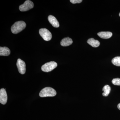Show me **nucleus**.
Instances as JSON below:
<instances>
[{"instance_id":"f257e3e1","label":"nucleus","mask_w":120,"mask_h":120,"mask_svg":"<svg viewBox=\"0 0 120 120\" xmlns=\"http://www.w3.org/2000/svg\"><path fill=\"white\" fill-rule=\"evenodd\" d=\"M26 26V23L23 21H18L15 22L11 27V31L13 34H17L21 32Z\"/></svg>"},{"instance_id":"f03ea898","label":"nucleus","mask_w":120,"mask_h":120,"mask_svg":"<svg viewBox=\"0 0 120 120\" xmlns=\"http://www.w3.org/2000/svg\"><path fill=\"white\" fill-rule=\"evenodd\" d=\"M56 92L53 88L50 87H46L41 90L39 93L40 97H53L56 96Z\"/></svg>"},{"instance_id":"ddd939ff","label":"nucleus","mask_w":120,"mask_h":120,"mask_svg":"<svg viewBox=\"0 0 120 120\" xmlns=\"http://www.w3.org/2000/svg\"><path fill=\"white\" fill-rule=\"evenodd\" d=\"M102 90L104 92L102 94V95L104 97H107L110 92L111 88L109 85H105L103 87Z\"/></svg>"},{"instance_id":"0eeeda50","label":"nucleus","mask_w":120,"mask_h":120,"mask_svg":"<svg viewBox=\"0 0 120 120\" xmlns=\"http://www.w3.org/2000/svg\"><path fill=\"white\" fill-rule=\"evenodd\" d=\"M8 100V96L5 89L2 88L0 90V102L4 105L7 103Z\"/></svg>"},{"instance_id":"f8f14e48","label":"nucleus","mask_w":120,"mask_h":120,"mask_svg":"<svg viewBox=\"0 0 120 120\" xmlns=\"http://www.w3.org/2000/svg\"><path fill=\"white\" fill-rule=\"evenodd\" d=\"M87 43L94 47H98L100 44V42L98 41L93 38L89 39L87 41Z\"/></svg>"},{"instance_id":"1a4fd4ad","label":"nucleus","mask_w":120,"mask_h":120,"mask_svg":"<svg viewBox=\"0 0 120 120\" xmlns=\"http://www.w3.org/2000/svg\"><path fill=\"white\" fill-rule=\"evenodd\" d=\"M98 36L101 38L107 39L110 38L112 35V32H109V31H102L99 32L98 33Z\"/></svg>"},{"instance_id":"20e7f679","label":"nucleus","mask_w":120,"mask_h":120,"mask_svg":"<svg viewBox=\"0 0 120 120\" xmlns=\"http://www.w3.org/2000/svg\"><path fill=\"white\" fill-rule=\"evenodd\" d=\"M39 34L45 41L51 40L52 35L51 32L46 28H41L39 30Z\"/></svg>"},{"instance_id":"9b49d317","label":"nucleus","mask_w":120,"mask_h":120,"mask_svg":"<svg viewBox=\"0 0 120 120\" xmlns=\"http://www.w3.org/2000/svg\"><path fill=\"white\" fill-rule=\"evenodd\" d=\"M11 53V51L7 47H0V56H8Z\"/></svg>"},{"instance_id":"6e6552de","label":"nucleus","mask_w":120,"mask_h":120,"mask_svg":"<svg viewBox=\"0 0 120 120\" xmlns=\"http://www.w3.org/2000/svg\"><path fill=\"white\" fill-rule=\"evenodd\" d=\"M49 22L54 27L58 28L60 26L59 22L56 18L52 15H50L48 18Z\"/></svg>"},{"instance_id":"9d476101","label":"nucleus","mask_w":120,"mask_h":120,"mask_svg":"<svg viewBox=\"0 0 120 120\" xmlns=\"http://www.w3.org/2000/svg\"><path fill=\"white\" fill-rule=\"evenodd\" d=\"M73 43L72 39L69 37L65 38L61 40L60 44L63 46H67L71 45Z\"/></svg>"},{"instance_id":"4468645a","label":"nucleus","mask_w":120,"mask_h":120,"mask_svg":"<svg viewBox=\"0 0 120 120\" xmlns=\"http://www.w3.org/2000/svg\"><path fill=\"white\" fill-rule=\"evenodd\" d=\"M112 62L114 65L120 67V57H116L114 58L112 60Z\"/></svg>"},{"instance_id":"f3484780","label":"nucleus","mask_w":120,"mask_h":120,"mask_svg":"<svg viewBox=\"0 0 120 120\" xmlns=\"http://www.w3.org/2000/svg\"><path fill=\"white\" fill-rule=\"evenodd\" d=\"M117 107H118V109L120 110V103L118 104V105H117Z\"/></svg>"},{"instance_id":"a211bd4d","label":"nucleus","mask_w":120,"mask_h":120,"mask_svg":"<svg viewBox=\"0 0 120 120\" xmlns=\"http://www.w3.org/2000/svg\"><path fill=\"white\" fill-rule=\"evenodd\" d=\"M119 16H120V13H119Z\"/></svg>"},{"instance_id":"dca6fc26","label":"nucleus","mask_w":120,"mask_h":120,"mask_svg":"<svg viewBox=\"0 0 120 120\" xmlns=\"http://www.w3.org/2000/svg\"><path fill=\"white\" fill-rule=\"evenodd\" d=\"M71 3L73 4H79L82 2V0H71L70 1Z\"/></svg>"},{"instance_id":"7ed1b4c3","label":"nucleus","mask_w":120,"mask_h":120,"mask_svg":"<svg viewBox=\"0 0 120 120\" xmlns=\"http://www.w3.org/2000/svg\"><path fill=\"white\" fill-rule=\"evenodd\" d=\"M57 66V64L56 62L50 61L42 65L41 67V70L45 72H49L52 71L56 68Z\"/></svg>"},{"instance_id":"2eb2a0df","label":"nucleus","mask_w":120,"mask_h":120,"mask_svg":"<svg viewBox=\"0 0 120 120\" xmlns=\"http://www.w3.org/2000/svg\"><path fill=\"white\" fill-rule=\"evenodd\" d=\"M112 82L114 85L120 86V79L116 78L113 79L112 80Z\"/></svg>"},{"instance_id":"423d86ee","label":"nucleus","mask_w":120,"mask_h":120,"mask_svg":"<svg viewBox=\"0 0 120 120\" xmlns=\"http://www.w3.org/2000/svg\"><path fill=\"white\" fill-rule=\"evenodd\" d=\"M16 65L18 71L20 74L23 75L26 73V64L24 61L19 58L17 60Z\"/></svg>"},{"instance_id":"39448f33","label":"nucleus","mask_w":120,"mask_h":120,"mask_svg":"<svg viewBox=\"0 0 120 120\" xmlns=\"http://www.w3.org/2000/svg\"><path fill=\"white\" fill-rule=\"evenodd\" d=\"M34 7V4L31 1H26L23 4L19 6V9L21 11H26L33 8Z\"/></svg>"}]
</instances>
